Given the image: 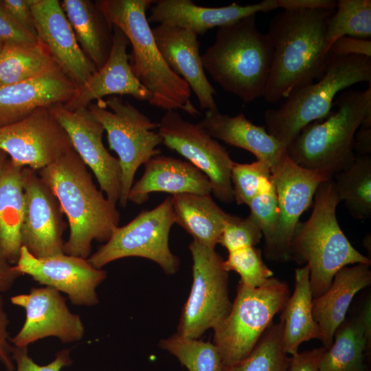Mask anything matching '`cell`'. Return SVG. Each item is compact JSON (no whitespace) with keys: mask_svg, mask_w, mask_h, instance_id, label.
<instances>
[{"mask_svg":"<svg viewBox=\"0 0 371 371\" xmlns=\"http://www.w3.org/2000/svg\"><path fill=\"white\" fill-rule=\"evenodd\" d=\"M289 297L286 283L273 277L256 288L239 282L229 314L214 329L213 344L223 366L238 363L251 352Z\"/></svg>","mask_w":371,"mask_h":371,"instance_id":"8","label":"cell"},{"mask_svg":"<svg viewBox=\"0 0 371 371\" xmlns=\"http://www.w3.org/2000/svg\"><path fill=\"white\" fill-rule=\"evenodd\" d=\"M223 266L228 272L234 271L239 274V282L252 288L260 286L273 276L264 263L260 250L255 247L229 252Z\"/></svg>","mask_w":371,"mask_h":371,"instance_id":"37","label":"cell"},{"mask_svg":"<svg viewBox=\"0 0 371 371\" xmlns=\"http://www.w3.org/2000/svg\"><path fill=\"white\" fill-rule=\"evenodd\" d=\"M273 47L256 23V14L218 27L214 44L201 56L204 70L226 91L249 103L262 97Z\"/></svg>","mask_w":371,"mask_h":371,"instance_id":"5","label":"cell"},{"mask_svg":"<svg viewBox=\"0 0 371 371\" xmlns=\"http://www.w3.org/2000/svg\"><path fill=\"white\" fill-rule=\"evenodd\" d=\"M159 346L176 357L188 371H221L222 358L210 341L188 339L176 333L159 341Z\"/></svg>","mask_w":371,"mask_h":371,"instance_id":"36","label":"cell"},{"mask_svg":"<svg viewBox=\"0 0 371 371\" xmlns=\"http://www.w3.org/2000/svg\"><path fill=\"white\" fill-rule=\"evenodd\" d=\"M50 109L67 133L73 149L93 172L100 190L116 204L121 194V168L118 159L103 144L102 124L88 108L71 111L57 104Z\"/></svg>","mask_w":371,"mask_h":371,"instance_id":"18","label":"cell"},{"mask_svg":"<svg viewBox=\"0 0 371 371\" xmlns=\"http://www.w3.org/2000/svg\"><path fill=\"white\" fill-rule=\"evenodd\" d=\"M370 264H355L341 269L326 292L313 300V315L322 335L325 349L333 341L335 333L346 320L355 295L371 283Z\"/></svg>","mask_w":371,"mask_h":371,"instance_id":"26","label":"cell"},{"mask_svg":"<svg viewBox=\"0 0 371 371\" xmlns=\"http://www.w3.org/2000/svg\"><path fill=\"white\" fill-rule=\"evenodd\" d=\"M271 177V168L264 161L257 159L249 164L234 162L231 170L234 201L238 205H248Z\"/></svg>","mask_w":371,"mask_h":371,"instance_id":"38","label":"cell"},{"mask_svg":"<svg viewBox=\"0 0 371 371\" xmlns=\"http://www.w3.org/2000/svg\"><path fill=\"white\" fill-rule=\"evenodd\" d=\"M343 36L369 39L371 37V1L339 0L326 31L328 50Z\"/></svg>","mask_w":371,"mask_h":371,"instance_id":"35","label":"cell"},{"mask_svg":"<svg viewBox=\"0 0 371 371\" xmlns=\"http://www.w3.org/2000/svg\"><path fill=\"white\" fill-rule=\"evenodd\" d=\"M14 269L41 284L65 293L73 304L86 306L98 303L96 289L107 276L106 271L94 267L86 258L65 253L37 258L24 246Z\"/></svg>","mask_w":371,"mask_h":371,"instance_id":"16","label":"cell"},{"mask_svg":"<svg viewBox=\"0 0 371 371\" xmlns=\"http://www.w3.org/2000/svg\"><path fill=\"white\" fill-rule=\"evenodd\" d=\"M153 0H99L95 3L112 26L118 27L132 47L133 71L151 93L148 103L164 110L199 111L190 100L188 83L166 64L156 45L146 11Z\"/></svg>","mask_w":371,"mask_h":371,"instance_id":"3","label":"cell"},{"mask_svg":"<svg viewBox=\"0 0 371 371\" xmlns=\"http://www.w3.org/2000/svg\"><path fill=\"white\" fill-rule=\"evenodd\" d=\"M340 202L344 201L353 218L369 219L371 216V156L358 155L346 168L333 178Z\"/></svg>","mask_w":371,"mask_h":371,"instance_id":"33","label":"cell"},{"mask_svg":"<svg viewBox=\"0 0 371 371\" xmlns=\"http://www.w3.org/2000/svg\"><path fill=\"white\" fill-rule=\"evenodd\" d=\"M335 104L336 111L306 126L286 148L294 163L317 170L329 179L355 159V135L371 111V85L365 91L342 92Z\"/></svg>","mask_w":371,"mask_h":371,"instance_id":"6","label":"cell"},{"mask_svg":"<svg viewBox=\"0 0 371 371\" xmlns=\"http://www.w3.org/2000/svg\"><path fill=\"white\" fill-rule=\"evenodd\" d=\"M87 108L103 126L109 148L118 156L122 172L118 203L126 207L137 170L161 153L157 146L162 144V139L154 131L158 128L159 123L117 95L91 102Z\"/></svg>","mask_w":371,"mask_h":371,"instance_id":"9","label":"cell"},{"mask_svg":"<svg viewBox=\"0 0 371 371\" xmlns=\"http://www.w3.org/2000/svg\"><path fill=\"white\" fill-rule=\"evenodd\" d=\"M25 210L21 244L37 258L63 254L67 224L59 202L38 175L29 167L22 169Z\"/></svg>","mask_w":371,"mask_h":371,"instance_id":"17","label":"cell"},{"mask_svg":"<svg viewBox=\"0 0 371 371\" xmlns=\"http://www.w3.org/2000/svg\"><path fill=\"white\" fill-rule=\"evenodd\" d=\"M324 347L297 352L291 356L288 371H318V364Z\"/></svg>","mask_w":371,"mask_h":371,"instance_id":"46","label":"cell"},{"mask_svg":"<svg viewBox=\"0 0 371 371\" xmlns=\"http://www.w3.org/2000/svg\"><path fill=\"white\" fill-rule=\"evenodd\" d=\"M1 47H2V44L0 43V56H1Z\"/></svg>","mask_w":371,"mask_h":371,"instance_id":"51","label":"cell"},{"mask_svg":"<svg viewBox=\"0 0 371 371\" xmlns=\"http://www.w3.org/2000/svg\"><path fill=\"white\" fill-rule=\"evenodd\" d=\"M175 224L172 196L149 210L142 211L127 224L117 227L110 238L88 261L95 268L127 257H141L157 263L167 275L179 268L180 260L169 247V235Z\"/></svg>","mask_w":371,"mask_h":371,"instance_id":"10","label":"cell"},{"mask_svg":"<svg viewBox=\"0 0 371 371\" xmlns=\"http://www.w3.org/2000/svg\"><path fill=\"white\" fill-rule=\"evenodd\" d=\"M11 303L23 308L25 320L10 341L17 348L27 346L43 338L54 337L62 343L80 341L85 326L79 315L73 313L61 293L49 286L32 287L30 293L10 298Z\"/></svg>","mask_w":371,"mask_h":371,"instance_id":"15","label":"cell"},{"mask_svg":"<svg viewBox=\"0 0 371 371\" xmlns=\"http://www.w3.org/2000/svg\"><path fill=\"white\" fill-rule=\"evenodd\" d=\"M370 340L369 299L357 317L345 320L337 329L331 346L321 356L318 371H368L366 355Z\"/></svg>","mask_w":371,"mask_h":371,"instance_id":"27","label":"cell"},{"mask_svg":"<svg viewBox=\"0 0 371 371\" xmlns=\"http://www.w3.org/2000/svg\"><path fill=\"white\" fill-rule=\"evenodd\" d=\"M33 1L34 0H0V3L3 10L22 28L36 37V30L32 11Z\"/></svg>","mask_w":371,"mask_h":371,"instance_id":"42","label":"cell"},{"mask_svg":"<svg viewBox=\"0 0 371 371\" xmlns=\"http://www.w3.org/2000/svg\"><path fill=\"white\" fill-rule=\"evenodd\" d=\"M278 8L287 10L335 9L334 0H276Z\"/></svg>","mask_w":371,"mask_h":371,"instance_id":"48","label":"cell"},{"mask_svg":"<svg viewBox=\"0 0 371 371\" xmlns=\"http://www.w3.org/2000/svg\"><path fill=\"white\" fill-rule=\"evenodd\" d=\"M262 236L260 229L249 215L245 218L229 215L219 243L228 253L249 247H255Z\"/></svg>","mask_w":371,"mask_h":371,"instance_id":"40","label":"cell"},{"mask_svg":"<svg viewBox=\"0 0 371 371\" xmlns=\"http://www.w3.org/2000/svg\"><path fill=\"white\" fill-rule=\"evenodd\" d=\"M152 32L165 62L188 83L200 107L206 111L218 110L216 90L203 66L198 35L188 29L162 24L153 28Z\"/></svg>","mask_w":371,"mask_h":371,"instance_id":"22","label":"cell"},{"mask_svg":"<svg viewBox=\"0 0 371 371\" xmlns=\"http://www.w3.org/2000/svg\"><path fill=\"white\" fill-rule=\"evenodd\" d=\"M248 206L250 208L249 215L260 229L265 245L268 244L275 232L278 218V197L272 174Z\"/></svg>","mask_w":371,"mask_h":371,"instance_id":"39","label":"cell"},{"mask_svg":"<svg viewBox=\"0 0 371 371\" xmlns=\"http://www.w3.org/2000/svg\"><path fill=\"white\" fill-rule=\"evenodd\" d=\"M329 57H344L352 55L371 58V41L350 36L336 40L328 50Z\"/></svg>","mask_w":371,"mask_h":371,"instance_id":"43","label":"cell"},{"mask_svg":"<svg viewBox=\"0 0 371 371\" xmlns=\"http://www.w3.org/2000/svg\"><path fill=\"white\" fill-rule=\"evenodd\" d=\"M141 178L133 184L128 201L135 204L146 202L152 192H166L172 195L212 192L208 178L188 161L171 156L157 155L144 164Z\"/></svg>","mask_w":371,"mask_h":371,"instance_id":"24","label":"cell"},{"mask_svg":"<svg viewBox=\"0 0 371 371\" xmlns=\"http://www.w3.org/2000/svg\"><path fill=\"white\" fill-rule=\"evenodd\" d=\"M335 10H287L272 19L267 34L273 58L262 95L267 102L276 104L322 77L330 58L326 27Z\"/></svg>","mask_w":371,"mask_h":371,"instance_id":"1","label":"cell"},{"mask_svg":"<svg viewBox=\"0 0 371 371\" xmlns=\"http://www.w3.org/2000/svg\"><path fill=\"white\" fill-rule=\"evenodd\" d=\"M32 11L38 43L78 87L98 70L81 49L58 0H34Z\"/></svg>","mask_w":371,"mask_h":371,"instance_id":"19","label":"cell"},{"mask_svg":"<svg viewBox=\"0 0 371 371\" xmlns=\"http://www.w3.org/2000/svg\"><path fill=\"white\" fill-rule=\"evenodd\" d=\"M12 358L16 371H60L73 363L68 349L58 351L54 359L45 366H40L33 361L28 355L27 348L13 346Z\"/></svg>","mask_w":371,"mask_h":371,"instance_id":"41","label":"cell"},{"mask_svg":"<svg viewBox=\"0 0 371 371\" xmlns=\"http://www.w3.org/2000/svg\"><path fill=\"white\" fill-rule=\"evenodd\" d=\"M37 172L67 217L69 234L64 253L87 259L93 241L106 243L118 227L116 204L97 189L87 166L73 148Z\"/></svg>","mask_w":371,"mask_h":371,"instance_id":"2","label":"cell"},{"mask_svg":"<svg viewBox=\"0 0 371 371\" xmlns=\"http://www.w3.org/2000/svg\"><path fill=\"white\" fill-rule=\"evenodd\" d=\"M354 152L358 155H368L371 153V126L361 125L354 139Z\"/></svg>","mask_w":371,"mask_h":371,"instance_id":"49","label":"cell"},{"mask_svg":"<svg viewBox=\"0 0 371 371\" xmlns=\"http://www.w3.org/2000/svg\"><path fill=\"white\" fill-rule=\"evenodd\" d=\"M271 174L278 197V218L265 253L269 260L286 262L289 260L290 245L301 215L311 205L319 186L329 179L317 170L296 164L288 155Z\"/></svg>","mask_w":371,"mask_h":371,"instance_id":"13","label":"cell"},{"mask_svg":"<svg viewBox=\"0 0 371 371\" xmlns=\"http://www.w3.org/2000/svg\"><path fill=\"white\" fill-rule=\"evenodd\" d=\"M21 276L8 260L0 241V294L8 291Z\"/></svg>","mask_w":371,"mask_h":371,"instance_id":"47","label":"cell"},{"mask_svg":"<svg viewBox=\"0 0 371 371\" xmlns=\"http://www.w3.org/2000/svg\"><path fill=\"white\" fill-rule=\"evenodd\" d=\"M10 159L0 171V241L12 265L19 259L25 210L22 169Z\"/></svg>","mask_w":371,"mask_h":371,"instance_id":"31","label":"cell"},{"mask_svg":"<svg viewBox=\"0 0 371 371\" xmlns=\"http://www.w3.org/2000/svg\"><path fill=\"white\" fill-rule=\"evenodd\" d=\"M171 196L175 223L190 234L193 240L215 249L230 214L218 205L210 194Z\"/></svg>","mask_w":371,"mask_h":371,"instance_id":"29","label":"cell"},{"mask_svg":"<svg viewBox=\"0 0 371 371\" xmlns=\"http://www.w3.org/2000/svg\"><path fill=\"white\" fill-rule=\"evenodd\" d=\"M112 27L113 43L106 62L78 87L70 100L63 104L66 109L74 111L87 108L93 100L117 95H129L148 102L150 100L151 93L137 78L129 63L126 36L118 27Z\"/></svg>","mask_w":371,"mask_h":371,"instance_id":"21","label":"cell"},{"mask_svg":"<svg viewBox=\"0 0 371 371\" xmlns=\"http://www.w3.org/2000/svg\"><path fill=\"white\" fill-rule=\"evenodd\" d=\"M8 159V155L4 151L0 150V171L2 170Z\"/></svg>","mask_w":371,"mask_h":371,"instance_id":"50","label":"cell"},{"mask_svg":"<svg viewBox=\"0 0 371 371\" xmlns=\"http://www.w3.org/2000/svg\"><path fill=\"white\" fill-rule=\"evenodd\" d=\"M322 77L292 91L277 109L265 111L266 130L286 150L308 124L324 119L341 91L359 82L371 84V58L329 57Z\"/></svg>","mask_w":371,"mask_h":371,"instance_id":"7","label":"cell"},{"mask_svg":"<svg viewBox=\"0 0 371 371\" xmlns=\"http://www.w3.org/2000/svg\"><path fill=\"white\" fill-rule=\"evenodd\" d=\"M38 43L36 37L22 28L1 7L0 3V43Z\"/></svg>","mask_w":371,"mask_h":371,"instance_id":"44","label":"cell"},{"mask_svg":"<svg viewBox=\"0 0 371 371\" xmlns=\"http://www.w3.org/2000/svg\"><path fill=\"white\" fill-rule=\"evenodd\" d=\"M78 85L58 66L29 79L0 87V127L19 122L39 108L65 104Z\"/></svg>","mask_w":371,"mask_h":371,"instance_id":"20","label":"cell"},{"mask_svg":"<svg viewBox=\"0 0 371 371\" xmlns=\"http://www.w3.org/2000/svg\"><path fill=\"white\" fill-rule=\"evenodd\" d=\"M313 300L309 268L305 265L295 270L294 291L280 317L283 322L284 348L291 356L298 352L302 343L322 339L320 328L313 315Z\"/></svg>","mask_w":371,"mask_h":371,"instance_id":"30","label":"cell"},{"mask_svg":"<svg viewBox=\"0 0 371 371\" xmlns=\"http://www.w3.org/2000/svg\"><path fill=\"white\" fill-rule=\"evenodd\" d=\"M197 124L214 139L246 150L257 159L267 162L271 173L287 155L286 150L265 127L256 125L242 113L229 116L218 109L206 111Z\"/></svg>","mask_w":371,"mask_h":371,"instance_id":"25","label":"cell"},{"mask_svg":"<svg viewBox=\"0 0 371 371\" xmlns=\"http://www.w3.org/2000/svg\"><path fill=\"white\" fill-rule=\"evenodd\" d=\"M157 132L163 144L186 158L208 178L212 192L218 200L225 203L234 201L231 170L235 161L204 128L170 110L161 117Z\"/></svg>","mask_w":371,"mask_h":371,"instance_id":"12","label":"cell"},{"mask_svg":"<svg viewBox=\"0 0 371 371\" xmlns=\"http://www.w3.org/2000/svg\"><path fill=\"white\" fill-rule=\"evenodd\" d=\"M56 66L38 43H3L0 56V87L29 79Z\"/></svg>","mask_w":371,"mask_h":371,"instance_id":"32","label":"cell"},{"mask_svg":"<svg viewBox=\"0 0 371 371\" xmlns=\"http://www.w3.org/2000/svg\"><path fill=\"white\" fill-rule=\"evenodd\" d=\"M291 357L283 344V322L271 324L251 352L243 359L221 371H288Z\"/></svg>","mask_w":371,"mask_h":371,"instance_id":"34","label":"cell"},{"mask_svg":"<svg viewBox=\"0 0 371 371\" xmlns=\"http://www.w3.org/2000/svg\"><path fill=\"white\" fill-rule=\"evenodd\" d=\"M340 203L333 179L322 182L314 196L309 218L299 222L289 249V260L306 263L313 298L330 286L335 275L342 268L355 264H371L350 243L336 216Z\"/></svg>","mask_w":371,"mask_h":371,"instance_id":"4","label":"cell"},{"mask_svg":"<svg viewBox=\"0 0 371 371\" xmlns=\"http://www.w3.org/2000/svg\"><path fill=\"white\" fill-rule=\"evenodd\" d=\"M148 23L188 29L196 34L221 27L258 12H267L278 8L276 0H264L246 5L237 3L223 7L199 6L192 0H158L154 1Z\"/></svg>","mask_w":371,"mask_h":371,"instance_id":"23","label":"cell"},{"mask_svg":"<svg viewBox=\"0 0 371 371\" xmlns=\"http://www.w3.org/2000/svg\"><path fill=\"white\" fill-rule=\"evenodd\" d=\"M62 8L86 56L100 69L106 62L113 43V27L95 2L63 0Z\"/></svg>","mask_w":371,"mask_h":371,"instance_id":"28","label":"cell"},{"mask_svg":"<svg viewBox=\"0 0 371 371\" xmlns=\"http://www.w3.org/2000/svg\"><path fill=\"white\" fill-rule=\"evenodd\" d=\"M192 258L193 282L182 309L177 334L198 339L215 329L229 314L232 303L228 295V271L214 248L196 240L189 245Z\"/></svg>","mask_w":371,"mask_h":371,"instance_id":"11","label":"cell"},{"mask_svg":"<svg viewBox=\"0 0 371 371\" xmlns=\"http://www.w3.org/2000/svg\"><path fill=\"white\" fill-rule=\"evenodd\" d=\"M72 148L67 133L50 106L39 108L19 122L0 127V150L14 164L36 171Z\"/></svg>","mask_w":371,"mask_h":371,"instance_id":"14","label":"cell"},{"mask_svg":"<svg viewBox=\"0 0 371 371\" xmlns=\"http://www.w3.org/2000/svg\"><path fill=\"white\" fill-rule=\"evenodd\" d=\"M4 301L0 294V363L6 371H14L15 364L12 358L13 346L10 344L8 314L4 308Z\"/></svg>","mask_w":371,"mask_h":371,"instance_id":"45","label":"cell"}]
</instances>
